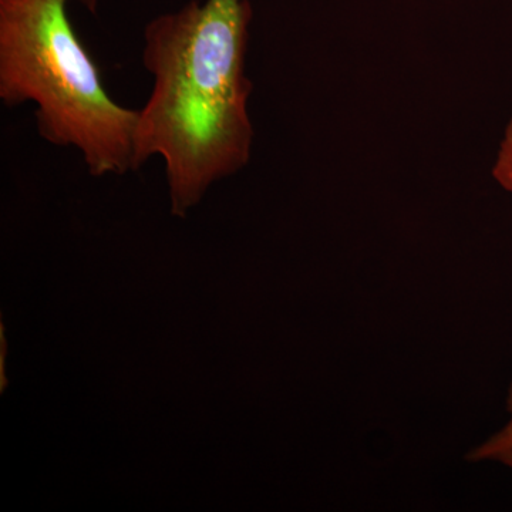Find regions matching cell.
<instances>
[{
    "label": "cell",
    "instance_id": "obj_1",
    "mask_svg": "<svg viewBox=\"0 0 512 512\" xmlns=\"http://www.w3.org/2000/svg\"><path fill=\"white\" fill-rule=\"evenodd\" d=\"M251 20L249 0H191L144 28L141 63L153 84L137 110L134 168L163 161L177 217L251 160Z\"/></svg>",
    "mask_w": 512,
    "mask_h": 512
},
{
    "label": "cell",
    "instance_id": "obj_2",
    "mask_svg": "<svg viewBox=\"0 0 512 512\" xmlns=\"http://www.w3.org/2000/svg\"><path fill=\"white\" fill-rule=\"evenodd\" d=\"M97 0H0V100L33 104L39 136L74 148L93 177L134 168L137 110L117 103L77 36L72 3Z\"/></svg>",
    "mask_w": 512,
    "mask_h": 512
},
{
    "label": "cell",
    "instance_id": "obj_3",
    "mask_svg": "<svg viewBox=\"0 0 512 512\" xmlns=\"http://www.w3.org/2000/svg\"><path fill=\"white\" fill-rule=\"evenodd\" d=\"M507 410L510 413L508 423L481 446L471 450L467 454L468 461L471 463L491 461V463L503 464L512 471V382L508 390Z\"/></svg>",
    "mask_w": 512,
    "mask_h": 512
},
{
    "label": "cell",
    "instance_id": "obj_4",
    "mask_svg": "<svg viewBox=\"0 0 512 512\" xmlns=\"http://www.w3.org/2000/svg\"><path fill=\"white\" fill-rule=\"evenodd\" d=\"M494 180L505 191L512 192V117L505 127L503 141L498 148L497 158L493 165Z\"/></svg>",
    "mask_w": 512,
    "mask_h": 512
}]
</instances>
